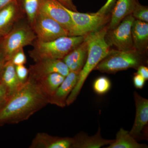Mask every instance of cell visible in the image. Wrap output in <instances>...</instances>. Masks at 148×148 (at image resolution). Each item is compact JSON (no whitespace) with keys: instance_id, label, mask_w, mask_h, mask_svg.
<instances>
[{"instance_id":"cell-17","label":"cell","mask_w":148,"mask_h":148,"mask_svg":"<svg viewBox=\"0 0 148 148\" xmlns=\"http://www.w3.org/2000/svg\"><path fill=\"white\" fill-rule=\"evenodd\" d=\"M73 138L72 148H100L110 145L114 140L103 139L101 137L100 127H98L97 133L93 136H89L86 133L81 132Z\"/></svg>"},{"instance_id":"cell-11","label":"cell","mask_w":148,"mask_h":148,"mask_svg":"<svg viewBox=\"0 0 148 148\" xmlns=\"http://www.w3.org/2000/svg\"><path fill=\"white\" fill-rule=\"evenodd\" d=\"M29 69V77L33 79L52 73H58L66 77L70 72L62 59L51 58L37 61L31 65Z\"/></svg>"},{"instance_id":"cell-20","label":"cell","mask_w":148,"mask_h":148,"mask_svg":"<svg viewBox=\"0 0 148 148\" xmlns=\"http://www.w3.org/2000/svg\"><path fill=\"white\" fill-rule=\"evenodd\" d=\"M65 77L58 73H52L32 79L35 81L42 92L48 97L49 101V98L64 81Z\"/></svg>"},{"instance_id":"cell-32","label":"cell","mask_w":148,"mask_h":148,"mask_svg":"<svg viewBox=\"0 0 148 148\" xmlns=\"http://www.w3.org/2000/svg\"><path fill=\"white\" fill-rule=\"evenodd\" d=\"M7 100V91L5 88L0 83V101Z\"/></svg>"},{"instance_id":"cell-27","label":"cell","mask_w":148,"mask_h":148,"mask_svg":"<svg viewBox=\"0 0 148 148\" xmlns=\"http://www.w3.org/2000/svg\"><path fill=\"white\" fill-rule=\"evenodd\" d=\"M116 1V0H107L105 5L95 13L99 15L108 14L112 10Z\"/></svg>"},{"instance_id":"cell-21","label":"cell","mask_w":148,"mask_h":148,"mask_svg":"<svg viewBox=\"0 0 148 148\" xmlns=\"http://www.w3.org/2000/svg\"><path fill=\"white\" fill-rule=\"evenodd\" d=\"M107 148H147L148 146L140 144L127 130L121 128L116 134V139Z\"/></svg>"},{"instance_id":"cell-30","label":"cell","mask_w":148,"mask_h":148,"mask_svg":"<svg viewBox=\"0 0 148 148\" xmlns=\"http://www.w3.org/2000/svg\"><path fill=\"white\" fill-rule=\"evenodd\" d=\"M137 73L139 74L146 80L148 79V69L145 66L141 65L138 67Z\"/></svg>"},{"instance_id":"cell-22","label":"cell","mask_w":148,"mask_h":148,"mask_svg":"<svg viewBox=\"0 0 148 148\" xmlns=\"http://www.w3.org/2000/svg\"><path fill=\"white\" fill-rule=\"evenodd\" d=\"M31 27L39 12L40 0H16Z\"/></svg>"},{"instance_id":"cell-31","label":"cell","mask_w":148,"mask_h":148,"mask_svg":"<svg viewBox=\"0 0 148 148\" xmlns=\"http://www.w3.org/2000/svg\"><path fill=\"white\" fill-rule=\"evenodd\" d=\"M7 61L5 55L0 49V75Z\"/></svg>"},{"instance_id":"cell-28","label":"cell","mask_w":148,"mask_h":148,"mask_svg":"<svg viewBox=\"0 0 148 148\" xmlns=\"http://www.w3.org/2000/svg\"><path fill=\"white\" fill-rule=\"evenodd\" d=\"M146 80L140 75L136 73L134 75L133 78V84L134 86L138 89H142L144 87Z\"/></svg>"},{"instance_id":"cell-19","label":"cell","mask_w":148,"mask_h":148,"mask_svg":"<svg viewBox=\"0 0 148 148\" xmlns=\"http://www.w3.org/2000/svg\"><path fill=\"white\" fill-rule=\"evenodd\" d=\"M137 1L117 0L111 11L110 20L108 29H113L125 17L132 14Z\"/></svg>"},{"instance_id":"cell-23","label":"cell","mask_w":148,"mask_h":148,"mask_svg":"<svg viewBox=\"0 0 148 148\" xmlns=\"http://www.w3.org/2000/svg\"><path fill=\"white\" fill-rule=\"evenodd\" d=\"M111 87L110 81L105 76L99 77L95 80L93 84V90L98 95L106 94L108 92Z\"/></svg>"},{"instance_id":"cell-18","label":"cell","mask_w":148,"mask_h":148,"mask_svg":"<svg viewBox=\"0 0 148 148\" xmlns=\"http://www.w3.org/2000/svg\"><path fill=\"white\" fill-rule=\"evenodd\" d=\"M132 43L135 50L140 54L147 50L148 24L147 22L135 19L131 29Z\"/></svg>"},{"instance_id":"cell-24","label":"cell","mask_w":148,"mask_h":148,"mask_svg":"<svg viewBox=\"0 0 148 148\" xmlns=\"http://www.w3.org/2000/svg\"><path fill=\"white\" fill-rule=\"evenodd\" d=\"M132 15L135 19L148 23V7L142 5L137 0Z\"/></svg>"},{"instance_id":"cell-1","label":"cell","mask_w":148,"mask_h":148,"mask_svg":"<svg viewBox=\"0 0 148 148\" xmlns=\"http://www.w3.org/2000/svg\"><path fill=\"white\" fill-rule=\"evenodd\" d=\"M48 104V97L35 80L29 78L0 110V125L27 120Z\"/></svg>"},{"instance_id":"cell-5","label":"cell","mask_w":148,"mask_h":148,"mask_svg":"<svg viewBox=\"0 0 148 148\" xmlns=\"http://www.w3.org/2000/svg\"><path fill=\"white\" fill-rule=\"evenodd\" d=\"M140 55L135 50H110L94 70L114 73L131 68L138 69L142 63Z\"/></svg>"},{"instance_id":"cell-9","label":"cell","mask_w":148,"mask_h":148,"mask_svg":"<svg viewBox=\"0 0 148 148\" xmlns=\"http://www.w3.org/2000/svg\"><path fill=\"white\" fill-rule=\"evenodd\" d=\"M135 19L132 14H130L125 17L116 27L110 30L108 35L109 42L117 50H135L131 33L132 24Z\"/></svg>"},{"instance_id":"cell-2","label":"cell","mask_w":148,"mask_h":148,"mask_svg":"<svg viewBox=\"0 0 148 148\" xmlns=\"http://www.w3.org/2000/svg\"><path fill=\"white\" fill-rule=\"evenodd\" d=\"M108 30V27H105L86 36L88 42L87 58L79 72L76 84L67 98L66 106H70L76 100L88 75L110 50L106 40Z\"/></svg>"},{"instance_id":"cell-6","label":"cell","mask_w":148,"mask_h":148,"mask_svg":"<svg viewBox=\"0 0 148 148\" xmlns=\"http://www.w3.org/2000/svg\"><path fill=\"white\" fill-rule=\"evenodd\" d=\"M73 22L77 36H85L100 30L110 20V14L99 15L95 13H80L64 7Z\"/></svg>"},{"instance_id":"cell-8","label":"cell","mask_w":148,"mask_h":148,"mask_svg":"<svg viewBox=\"0 0 148 148\" xmlns=\"http://www.w3.org/2000/svg\"><path fill=\"white\" fill-rule=\"evenodd\" d=\"M39 12L59 23L70 36H77L75 27L71 16L64 6L56 0H40Z\"/></svg>"},{"instance_id":"cell-34","label":"cell","mask_w":148,"mask_h":148,"mask_svg":"<svg viewBox=\"0 0 148 148\" xmlns=\"http://www.w3.org/2000/svg\"><path fill=\"white\" fill-rule=\"evenodd\" d=\"M6 100H3V101H0V110L2 108L3 106L4 105L5 103Z\"/></svg>"},{"instance_id":"cell-16","label":"cell","mask_w":148,"mask_h":148,"mask_svg":"<svg viewBox=\"0 0 148 148\" xmlns=\"http://www.w3.org/2000/svg\"><path fill=\"white\" fill-rule=\"evenodd\" d=\"M0 83L5 88L7 99L21 87L24 84L18 79L15 71V66L10 60L7 61L0 75Z\"/></svg>"},{"instance_id":"cell-29","label":"cell","mask_w":148,"mask_h":148,"mask_svg":"<svg viewBox=\"0 0 148 148\" xmlns=\"http://www.w3.org/2000/svg\"><path fill=\"white\" fill-rule=\"evenodd\" d=\"M61 5L70 10L77 12V7L73 3V0H56Z\"/></svg>"},{"instance_id":"cell-33","label":"cell","mask_w":148,"mask_h":148,"mask_svg":"<svg viewBox=\"0 0 148 148\" xmlns=\"http://www.w3.org/2000/svg\"><path fill=\"white\" fill-rule=\"evenodd\" d=\"M16 0H0V9Z\"/></svg>"},{"instance_id":"cell-13","label":"cell","mask_w":148,"mask_h":148,"mask_svg":"<svg viewBox=\"0 0 148 148\" xmlns=\"http://www.w3.org/2000/svg\"><path fill=\"white\" fill-rule=\"evenodd\" d=\"M79 72L70 71L55 92L49 98V104L61 108L66 106V101L76 84Z\"/></svg>"},{"instance_id":"cell-25","label":"cell","mask_w":148,"mask_h":148,"mask_svg":"<svg viewBox=\"0 0 148 148\" xmlns=\"http://www.w3.org/2000/svg\"><path fill=\"white\" fill-rule=\"evenodd\" d=\"M10 60L15 66L25 65L27 63V59L24 48H21L14 53Z\"/></svg>"},{"instance_id":"cell-26","label":"cell","mask_w":148,"mask_h":148,"mask_svg":"<svg viewBox=\"0 0 148 148\" xmlns=\"http://www.w3.org/2000/svg\"><path fill=\"white\" fill-rule=\"evenodd\" d=\"M15 71L18 79L22 84L27 82L29 78V69L24 65L15 66Z\"/></svg>"},{"instance_id":"cell-4","label":"cell","mask_w":148,"mask_h":148,"mask_svg":"<svg viewBox=\"0 0 148 148\" xmlns=\"http://www.w3.org/2000/svg\"><path fill=\"white\" fill-rule=\"evenodd\" d=\"M37 37L27 19L19 20L4 36L0 38V49L5 55L7 61L18 49L32 45Z\"/></svg>"},{"instance_id":"cell-15","label":"cell","mask_w":148,"mask_h":148,"mask_svg":"<svg viewBox=\"0 0 148 148\" xmlns=\"http://www.w3.org/2000/svg\"><path fill=\"white\" fill-rule=\"evenodd\" d=\"M88 49V42L86 36L84 40L62 59L70 71L80 72L87 58Z\"/></svg>"},{"instance_id":"cell-10","label":"cell","mask_w":148,"mask_h":148,"mask_svg":"<svg viewBox=\"0 0 148 148\" xmlns=\"http://www.w3.org/2000/svg\"><path fill=\"white\" fill-rule=\"evenodd\" d=\"M136 107L135 121L130 134L135 139H144L147 136L148 123V100L142 97L138 92H134Z\"/></svg>"},{"instance_id":"cell-3","label":"cell","mask_w":148,"mask_h":148,"mask_svg":"<svg viewBox=\"0 0 148 148\" xmlns=\"http://www.w3.org/2000/svg\"><path fill=\"white\" fill-rule=\"evenodd\" d=\"M85 36H65L47 42L36 39L29 56L35 62L47 58L62 59L84 40Z\"/></svg>"},{"instance_id":"cell-7","label":"cell","mask_w":148,"mask_h":148,"mask_svg":"<svg viewBox=\"0 0 148 148\" xmlns=\"http://www.w3.org/2000/svg\"><path fill=\"white\" fill-rule=\"evenodd\" d=\"M31 27L36 36V39L41 41H50L60 37L70 36L59 23L40 12Z\"/></svg>"},{"instance_id":"cell-14","label":"cell","mask_w":148,"mask_h":148,"mask_svg":"<svg viewBox=\"0 0 148 148\" xmlns=\"http://www.w3.org/2000/svg\"><path fill=\"white\" fill-rule=\"evenodd\" d=\"M73 138L51 136L45 132L37 133L30 148H72Z\"/></svg>"},{"instance_id":"cell-12","label":"cell","mask_w":148,"mask_h":148,"mask_svg":"<svg viewBox=\"0 0 148 148\" xmlns=\"http://www.w3.org/2000/svg\"><path fill=\"white\" fill-rule=\"evenodd\" d=\"M24 17L16 1L1 9L0 38L7 34L16 23Z\"/></svg>"}]
</instances>
